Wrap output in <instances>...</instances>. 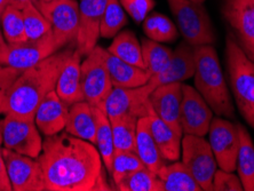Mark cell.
<instances>
[{"mask_svg": "<svg viewBox=\"0 0 254 191\" xmlns=\"http://www.w3.org/2000/svg\"><path fill=\"white\" fill-rule=\"evenodd\" d=\"M213 111L196 88L182 84L180 124L182 132L190 135L205 136L208 134Z\"/></svg>", "mask_w": 254, "mask_h": 191, "instance_id": "5bb4252c", "label": "cell"}, {"mask_svg": "<svg viewBox=\"0 0 254 191\" xmlns=\"http://www.w3.org/2000/svg\"><path fill=\"white\" fill-rule=\"evenodd\" d=\"M81 58L83 56L74 48L72 54L69 56L63 65L58 78L57 86H55V92L58 93L60 99L68 106L84 101L80 84Z\"/></svg>", "mask_w": 254, "mask_h": 191, "instance_id": "ffe728a7", "label": "cell"}, {"mask_svg": "<svg viewBox=\"0 0 254 191\" xmlns=\"http://www.w3.org/2000/svg\"><path fill=\"white\" fill-rule=\"evenodd\" d=\"M1 150L13 191H46L44 171L38 158L7 148Z\"/></svg>", "mask_w": 254, "mask_h": 191, "instance_id": "30bf717a", "label": "cell"}, {"mask_svg": "<svg viewBox=\"0 0 254 191\" xmlns=\"http://www.w3.org/2000/svg\"><path fill=\"white\" fill-rule=\"evenodd\" d=\"M22 14H23L24 28L28 40L40 39L52 32L50 21L44 16L43 13L33 2L28 3L22 9Z\"/></svg>", "mask_w": 254, "mask_h": 191, "instance_id": "e575fe53", "label": "cell"}, {"mask_svg": "<svg viewBox=\"0 0 254 191\" xmlns=\"http://www.w3.org/2000/svg\"><path fill=\"white\" fill-rule=\"evenodd\" d=\"M136 155L139 156L144 166L156 174L166 164V160L163 158L155 138L152 136L149 116L141 117L137 121Z\"/></svg>", "mask_w": 254, "mask_h": 191, "instance_id": "cb8c5ba5", "label": "cell"}, {"mask_svg": "<svg viewBox=\"0 0 254 191\" xmlns=\"http://www.w3.org/2000/svg\"><path fill=\"white\" fill-rule=\"evenodd\" d=\"M195 47L184 41L172 53L167 65L159 73L151 76L147 85L152 89L171 82H182L195 74Z\"/></svg>", "mask_w": 254, "mask_h": 191, "instance_id": "e0dca14e", "label": "cell"}, {"mask_svg": "<svg viewBox=\"0 0 254 191\" xmlns=\"http://www.w3.org/2000/svg\"><path fill=\"white\" fill-rule=\"evenodd\" d=\"M245 54H246V53H245ZM246 55H248L249 58H250V60H251V61L254 63V53H248Z\"/></svg>", "mask_w": 254, "mask_h": 191, "instance_id": "ee69618b", "label": "cell"}, {"mask_svg": "<svg viewBox=\"0 0 254 191\" xmlns=\"http://www.w3.org/2000/svg\"><path fill=\"white\" fill-rule=\"evenodd\" d=\"M143 31L149 39L158 43L173 41L179 35L173 22L160 13H152L144 18Z\"/></svg>", "mask_w": 254, "mask_h": 191, "instance_id": "4dcf8cb0", "label": "cell"}, {"mask_svg": "<svg viewBox=\"0 0 254 191\" xmlns=\"http://www.w3.org/2000/svg\"><path fill=\"white\" fill-rule=\"evenodd\" d=\"M61 50L62 48L54 38L53 32H50L40 39L27 40L18 44H7L3 56V66L24 71Z\"/></svg>", "mask_w": 254, "mask_h": 191, "instance_id": "7c38bea8", "label": "cell"}, {"mask_svg": "<svg viewBox=\"0 0 254 191\" xmlns=\"http://www.w3.org/2000/svg\"><path fill=\"white\" fill-rule=\"evenodd\" d=\"M0 43H6L5 39H3V36H2L1 31H0Z\"/></svg>", "mask_w": 254, "mask_h": 191, "instance_id": "f6af8a7d", "label": "cell"}, {"mask_svg": "<svg viewBox=\"0 0 254 191\" xmlns=\"http://www.w3.org/2000/svg\"><path fill=\"white\" fill-rule=\"evenodd\" d=\"M182 163L204 191H213L216 160L210 142L204 136L185 134L181 142Z\"/></svg>", "mask_w": 254, "mask_h": 191, "instance_id": "9c48e42d", "label": "cell"}, {"mask_svg": "<svg viewBox=\"0 0 254 191\" xmlns=\"http://www.w3.org/2000/svg\"><path fill=\"white\" fill-rule=\"evenodd\" d=\"M108 0H81L79 2V29L76 50L86 56L100 38V28Z\"/></svg>", "mask_w": 254, "mask_h": 191, "instance_id": "2e32d148", "label": "cell"}, {"mask_svg": "<svg viewBox=\"0 0 254 191\" xmlns=\"http://www.w3.org/2000/svg\"><path fill=\"white\" fill-rule=\"evenodd\" d=\"M106 63L114 87L135 88L147 84L151 73L147 69L129 64L106 50Z\"/></svg>", "mask_w": 254, "mask_h": 191, "instance_id": "7402d4cb", "label": "cell"}, {"mask_svg": "<svg viewBox=\"0 0 254 191\" xmlns=\"http://www.w3.org/2000/svg\"><path fill=\"white\" fill-rule=\"evenodd\" d=\"M42 1H51V0H42Z\"/></svg>", "mask_w": 254, "mask_h": 191, "instance_id": "c3c4849f", "label": "cell"}, {"mask_svg": "<svg viewBox=\"0 0 254 191\" xmlns=\"http://www.w3.org/2000/svg\"><path fill=\"white\" fill-rule=\"evenodd\" d=\"M96 147L102 157L104 167L110 174L115 156V144L111 122L102 109H96Z\"/></svg>", "mask_w": 254, "mask_h": 191, "instance_id": "83f0119b", "label": "cell"}, {"mask_svg": "<svg viewBox=\"0 0 254 191\" xmlns=\"http://www.w3.org/2000/svg\"><path fill=\"white\" fill-rule=\"evenodd\" d=\"M149 101L156 115L184 135L180 124L182 82H171L158 86L149 96Z\"/></svg>", "mask_w": 254, "mask_h": 191, "instance_id": "ac0fdd59", "label": "cell"}, {"mask_svg": "<svg viewBox=\"0 0 254 191\" xmlns=\"http://www.w3.org/2000/svg\"><path fill=\"white\" fill-rule=\"evenodd\" d=\"M0 191H13L8 174H7V168L5 160H3L1 148H0Z\"/></svg>", "mask_w": 254, "mask_h": 191, "instance_id": "ab89813d", "label": "cell"}, {"mask_svg": "<svg viewBox=\"0 0 254 191\" xmlns=\"http://www.w3.org/2000/svg\"><path fill=\"white\" fill-rule=\"evenodd\" d=\"M226 59L237 108L243 118L254 129V63L231 33L226 40Z\"/></svg>", "mask_w": 254, "mask_h": 191, "instance_id": "277c9868", "label": "cell"}, {"mask_svg": "<svg viewBox=\"0 0 254 191\" xmlns=\"http://www.w3.org/2000/svg\"><path fill=\"white\" fill-rule=\"evenodd\" d=\"M139 118L135 116H123L111 119L115 151L136 152V126Z\"/></svg>", "mask_w": 254, "mask_h": 191, "instance_id": "f1b7e54d", "label": "cell"}, {"mask_svg": "<svg viewBox=\"0 0 254 191\" xmlns=\"http://www.w3.org/2000/svg\"><path fill=\"white\" fill-rule=\"evenodd\" d=\"M240 135V148L237 155V171L241 179L243 189L254 191V144L248 129L242 124L237 123Z\"/></svg>", "mask_w": 254, "mask_h": 191, "instance_id": "d4e9b609", "label": "cell"}, {"mask_svg": "<svg viewBox=\"0 0 254 191\" xmlns=\"http://www.w3.org/2000/svg\"><path fill=\"white\" fill-rule=\"evenodd\" d=\"M0 27L7 44H18L28 40L22 9L7 5L0 17Z\"/></svg>", "mask_w": 254, "mask_h": 191, "instance_id": "f546056e", "label": "cell"}, {"mask_svg": "<svg viewBox=\"0 0 254 191\" xmlns=\"http://www.w3.org/2000/svg\"><path fill=\"white\" fill-rule=\"evenodd\" d=\"M141 47L145 69L151 73V76L164 70L173 53L171 48L149 38L142 39Z\"/></svg>", "mask_w": 254, "mask_h": 191, "instance_id": "d6a6232c", "label": "cell"}, {"mask_svg": "<svg viewBox=\"0 0 254 191\" xmlns=\"http://www.w3.org/2000/svg\"><path fill=\"white\" fill-rule=\"evenodd\" d=\"M152 89L145 84L135 88L114 87L103 104V111L108 117L116 119L123 116H135L137 118L149 115Z\"/></svg>", "mask_w": 254, "mask_h": 191, "instance_id": "4fadbf2b", "label": "cell"}, {"mask_svg": "<svg viewBox=\"0 0 254 191\" xmlns=\"http://www.w3.org/2000/svg\"><path fill=\"white\" fill-rule=\"evenodd\" d=\"M158 178L162 181L164 191H201V187L196 182L188 168L182 162H172L160 168Z\"/></svg>", "mask_w": 254, "mask_h": 191, "instance_id": "484cf974", "label": "cell"}, {"mask_svg": "<svg viewBox=\"0 0 254 191\" xmlns=\"http://www.w3.org/2000/svg\"><path fill=\"white\" fill-rule=\"evenodd\" d=\"M167 2L185 41L193 47L215 43L214 28L203 3L192 0H167Z\"/></svg>", "mask_w": 254, "mask_h": 191, "instance_id": "5b68a950", "label": "cell"}, {"mask_svg": "<svg viewBox=\"0 0 254 191\" xmlns=\"http://www.w3.org/2000/svg\"><path fill=\"white\" fill-rule=\"evenodd\" d=\"M195 86L219 117L234 118L235 109L218 54L212 45L195 47Z\"/></svg>", "mask_w": 254, "mask_h": 191, "instance_id": "3957f363", "label": "cell"}, {"mask_svg": "<svg viewBox=\"0 0 254 191\" xmlns=\"http://www.w3.org/2000/svg\"><path fill=\"white\" fill-rule=\"evenodd\" d=\"M38 160L44 171L46 191L113 189L94 144L66 132L46 136Z\"/></svg>", "mask_w": 254, "mask_h": 191, "instance_id": "6da1fadb", "label": "cell"}, {"mask_svg": "<svg viewBox=\"0 0 254 191\" xmlns=\"http://www.w3.org/2000/svg\"><path fill=\"white\" fill-rule=\"evenodd\" d=\"M2 144V138H1V133H0V145Z\"/></svg>", "mask_w": 254, "mask_h": 191, "instance_id": "7dc6e473", "label": "cell"}, {"mask_svg": "<svg viewBox=\"0 0 254 191\" xmlns=\"http://www.w3.org/2000/svg\"><path fill=\"white\" fill-rule=\"evenodd\" d=\"M192 1H196V2H201V3H203V2L205 1V0H192Z\"/></svg>", "mask_w": 254, "mask_h": 191, "instance_id": "bcb514c9", "label": "cell"}, {"mask_svg": "<svg viewBox=\"0 0 254 191\" xmlns=\"http://www.w3.org/2000/svg\"><path fill=\"white\" fill-rule=\"evenodd\" d=\"M80 84L86 102L103 110V104L114 88L103 47L96 45L81 62Z\"/></svg>", "mask_w": 254, "mask_h": 191, "instance_id": "8992f818", "label": "cell"}, {"mask_svg": "<svg viewBox=\"0 0 254 191\" xmlns=\"http://www.w3.org/2000/svg\"><path fill=\"white\" fill-rule=\"evenodd\" d=\"M7 48V43H0V68L3 66V56Z\"/></svg>", "mask_w": 254, "mask_h": 191, "instance_id": "b9f144b4", "label": "cell"}, {"mask_svg": "<svg viewBox=\"0 0 254 191\" xmlns=\"http://www.w3.org/2000/svg\"><path fill=\"white\" fill-rule=\"evenodd\" d=\"M7 5H8V0H0V17H1V14Z\"/></svg>", "mask_w": 254, "mask_h": 191, "instance_id": "7bdbcfd3", "label": "cell"}, {"mask_svg": "<svg viewBox=\"0 0 254 191\" xmlns=\"http://www.w3.org/2000/svg\"><path fill=\"white\" fill-rule=\"evenodd\" d=\"M213 190L214 191H242L243 189L240 177L234 172H227L220 168L215 171L213 178Z\"/></svg>", "mask_w": 254, "mask_h": 191, "instance_id": "74e56055", "label": "cell"}, {"mask_svg": "<svg viewBox=\"0 0 254 191\" xmlns=\"http://www.w3.org/2000/svg\"><path fill=\"white\" fill-rule=\"evenodd\" d=\"M35 5L50 21L59 46H76L79 29V2L77 0H37Z\"/></svg>", "mask_w": 254, "mask_h": 191, "instance_id": "52a82bcc", "label": "cell"}, {"mask_svg": "<svg viewBox=\"0 0 254 191\" xmlns=\"http://www.w3.org/2000/svg\"><path fill=\"white\" fill-rule=\"evenodd\" d=\"M37 0H8V5L15 7V8L18 9H23L25 6L28 5L30 2L36 3Z\"/></svg>", "mask_w": 254, "mask_h": 191, "instance_id": "60d3db41", "label": "cell"}, {"mask_svg": "<svg viewBox=\"0 0 254 191\" xmlns=\"http://www.w3.org/2000/svg\"><path fill=\"white\" fill-rule=\"evenodd\" d=\"M22 72H23L22 70L10 68V66L0 68V115H5L7 94L14 81Z\"/></svg>", "mask_w": 254, "mask_h": 191, "instance_id": "f35d334b", "label": "cell"}, {"mask_svg": "<svg viewBox=\"0 0 254 191\" xmlns=\"http://www.w3.org/2000/svg\"><path fill=\"white\" fill-rule=\"evenodd\" d=\"M119 191H164L158 175L147 167L133 172L115 186Z\"/></svg>", "mask_w": 254, "mask_h": 191, "instance_id": "1f68e13d", "label": "cell"}, {"mask_svg": "<svg viewBox=\"0 0 254 191\" xmlns=\"http://www.w3.org/2000/svg\"><path fill=\"white\" fill-rule=\"evenodd\" d=\"M108 52L115 55L116 58L123 60L129 64L136 65L139 68L145 69L143 56H142V47L139 39L130 30L118 32L114 37L113 43L108 47Z\"/></svg>", "mask_w": 254, "mask_h": 191, "instance_id": "4316f807", "label": "cell"}, {"mask_svg": "<svg viewBox=\"0 0 254 191\" xmlns=\"http://www.w3.org/2000/svg\"><path fill=\"white\" fill-rule=\"evenodd\" d=\"M73 51V48L65 47L32 68L24 70L9 88L5 115L35 118L39 103L55 89L60 72Z\"/></svg>", "mask_w": 254, "mask_h": 191, "instance_id": "7a4b0ae2", "label": "cell"}, {"mask_svg": "<svg viewBox=\"0 0 254 191\" xmlns=\"http://www.w3.org/2000/svg\"><path fill=\"white\" fill-rule=\"evenodd\" d=\"M3 148L21 155L38 158L43 151V138L35 118H21L5 115L0 121Z\"/></svg>", "mask_w": 254, "mask_h": 191, "instance_id": "ba28073f", "label": "cell"}, {"mask_svg": "<svg viewBox=\"0 0 254 191\" xmlns=\"http://www.w3.org/2000/svg\"><path fill=\"white\" fill-rule=\"evenodd\" d=\"M208 135V142L219 167L227 172L236 171L240 148V135L236 124L218 116L212 119Z\"/></svg>", "mask_w": 254, "mask_h": 191, "instance_id": "8fae6325", "label": "cell"}, {"mask_svg": "<svg viewBox=\"0 0 254 191\" xmlns=\"http://www.w3.org/2000/svg\"><path fill=\"white\" fill-rule=\"evenodd\" d=\"M222 14L245 53H254V0H226Z\"/></svg>", "mask_w": 254, "mask_h": 191, "instance_id": "9a60e30c", "label": "cell"}, {"mask_svg": "<svg viewBox=\"0 0 254 191\" xmlns=\"http://www.w3.org/2000/svg\"><path fill=\"white\" fill-rule=\"evenodd\" d=\"M149 118H150V128L152 136L158 147L163 158L166 162H177L181 155V142L182 134L178 133L177 130L160 119L156 112L150 107L149 110Z\"/></svg>", "mask_w": 254, "mask_h": 191, "instance_id": "603a6c76", "label": "cell"}, {"mask_svg": "<svg viewBox=\"0 0 254 191\" xmlns=\"http://www.w3.org/2000/svg\"><path fill=\"white\" fill-rule=\"evenodd\" d=\"M127 23L125 9L119 0H108L100 28V37L114 38Z\"/></svg>", "mask_w": 254, "mask_h": 191, "instance_id": "836d02e7", "label": "cell"}, {"mask_svg": "<svg viewBox=\"0 0 254 191\" xmlns=\"http://www.w3.org/2000/svg\"><path fill=\"white\" fill-rule=\"evenodd\" d=\"M96 109L86 101H79L69 107L64 132L96 144Z\"/></svg>", "mask_w": 254, "mask_h": 191, "instance_id": "44dd1931", "label": "cell"}, {"mask_svg": "<svg viewBox=\"0 0 254 191\" xmlns=\"http://www.w3.org/2000/svg\"><path fill=\"white\" fill-rule=\"evenodd\" d=\"M123 8L135 22L144 21L149 13L154 8L156 2L155 0H119Z\"/></svg>", "mask_w": 254, "mask_h": 191, "instance_id": "8d00e7d4", "label": "cell"}, {"mask_svg": "<svg viewBox=\"0 0 254 191\" xmlns=\"http://www.w3.org/2000/svg\"><path fill=\"white\" fill-rule=\"evenodd\" d=\"M145 167L141 162L136 152L133 151H115L113 159V167H111V180H113V189L118 185L123 179L128 177L133 172Z\"/></svg>", "mask_w": 254, "mask_h": 191, "instance_id": "d590c367", "label": "cell"}, {"mask_svg": "<svg viewBox=\"0 0 254 191\" xmlns=\"http://www.w3.org/2000/svg\"><path fill=\"white\" fill-rule=\"evenodd\" d=\"M69 107L60 99L55 89L48 93L35 112V122L39 132L45 136L63 132L68 119Z\"/></svg>", "mask_w": 254, "mask_h": 191, "instance_id": "d6986e66", "label": "cell"}]
</instances>
